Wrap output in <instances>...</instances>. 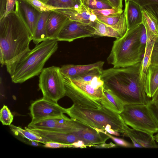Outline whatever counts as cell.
I'll return each instance as SVG.
<instances>
[{
    "label": "cell",
    "mask_w": 158,
    "mask_h": 158,
    "mask_svg": "<svg viewBox=\"0 0 158 158\" xmlns=\"http://www.w3.org/2000/svg\"><path fill=\"white\" fill-rule=\"evenodd\" d=\"M140 63L133 66L102 70L101 78L104 88L118 97L124 105L147 104L150 99L139 80Z\"/></svg>",
    "instance_id": "7a4b0ae2"
},
{
    "label": "cell",
    "mask_w": 158,
    "mask_h": 158,
    "mask_svg": "<svg viewBox=\"0 0 158 158\" xmlns=\"http://www.w3.org/2000/svg\"><path fill=\"white\" fill-rule=\"evenodd\" d=\"M111 139L118 145L125 148H134L133 145L123 139L115 137L104 131L103 132Z\"/></svg>",
    "instance_id": "836d02e7"
},
{
    "label": "cell",
    "mask_w": 158,
    "mask_h": 158,
    "mask_svg": "<svg viewBox=\"0 0 158 158\" xmlns=\"http://www.w3.org/2000/svg\"><path fill=\"white\" fill-rule=\"evenodd\" d=\"M125 136L131 139L134 148H158L154 135L129 127Z\"/></svg>",
    "instance_id": "5bb4252c"
},
{
    "label": "cell",
    "mask_w": 158,
    "mask_h": 158,
    "mask_svg": "<svg viewBox=\"0 0 158 158\" xmlns=\"http://www.w3.org/2000/svg\"><path fill=\"white\" fill-rule=\"evenodd\" d=\"M143 25L129 29L123 36L114 42L107 58L108 63L113 67H126L141 63L143 55L139 49V37Z\"/></svg>",
    "instance_id": "5b68a950"
},
{
    "label": "cell",
    "mask_w": 158,
    "mask_h": 158,
    "mask_svg": "<svg viewBox=\"0 0 158 158\" xmlns=\"http://www.w3.org/2000/svg\"><path fill=\"white\" fill-rule=\"evenodd\" d=\"M100 101L103 106L119 114L123 109L124 105L121 101L104 88L103 96Z\"/></svg>",
    "instance_id": "d4e9b609"
},
{
    "label": "cell",
    "mask_w": 158,
    "mask_h": 158,
    "mask_svg": "<svg viewBox=\"0 0 158 158\" xmlns=\"http://www.w3.org/2000/svg\"><path fill=\"white\" fill-rule=\"evenodd\" d=\"M100 76H97L90 81H85L63 76L64 79L77 89L97 99L101 98L103 95L104 83Z\"/></svg>",
    "instance_id": "8fae6325"
},
{
    "label": "cell",
    "mask_w": 158,
    "mask_h": 158,
    "mask_svg": "<svg viewBox=\"0 0 158 158\" xmlns=\"http://www.w3.org/2000/svg\"><path fill=\"white\" fill-rule=\"evenodd\" d=\"M84 9L91 12L113 8L107 0H82Z\"/></svg>",
    "instance_id": "f546056e"
},
{
    "label": "cell",
    "mask_w": 158,
    "mask_h": 158,
    "mask_svg": "<svg viewBox=\"0 0 158 158\" xmlns=\"http://www.w3.org/2000/svg\"><path fill=\"white\" fill-rule=\"evenodd\" d=\"M45 3L61 9H84L82 0H47Z\"/></svg>",
    "instance_id": "f1b7e54d"
},
{
    "label": "cell",
    "mask_w": 158,
    "mask_h": 158,
    "mask_svg": "<svg viewBox=\"0 0 158 158\" xmlns=\"http://www.w3.org/2000/svg\"><path fill=\"white\" fill-rule=\"evenodd\" d=\"M148 105L158 123V101L153 102L150 99Z\"/></svg>",
    "instance_id": "74e56055"
},
{
    "label": "cell",
    "mask_w": 158,
    "mask_h": 158,
    "mask_svg": "<svg viewBox=\"0 0 158 158\" xmlns=\"http://www.w3.org/2000/svg\"><path fill=\"white\" fill-rule=\"evenodd\" d=\"M104 63V61H100L93 64L86 65L65 64L60 68V71L63 76L73 78L94 69H102Z\"/></svg>",
    "instance_id": "2e32d148"
},
{
    "label": "cell",
    "mask_w": 158,
    "mask_h": 158,
    "mask_svg": "<svg viewBox=\"0 0 158 158\" xmlns=\"http://www.w3.org/2000/svg\"><path fill=\"white\" fill-rule=\"evenodd\" d=\"M64 81L65 96L72 100L74 105L86 109H99L103 106L100 99H95L84 94L65 80Z\"/></svg>",
    "instance_id": "7c38bea8"
},
{
    "label": "cell",
    "mask_w": 158,
    "mask_h": 158,
    "mask_svg": "<svg viewBox=\"0 0 158 158\" xmlns=\"http://www.w3.org/2000/svg\"><path fill=\"white\" fill-rule=\"evenodd\" d=\"M95 29L89 24L68 19L58 35V41L72 42L94 36Z\"/></svg>",
    "instance_id": "30bf717a"
},
{
    "label": "cell",
    "mask_w": 158,
    "mask_h": 158,
    "mask_svg": "<svg viewBox=\"0 0 158 158\" xmlns=\"http://www.w3.org/2000/svg\"><path fill=\"white\" fill-rule=\"evenodd\" d=\"M38 11L42 12L55 10L61 8L54 7L44 3L40 0H26Z\"/></svg>",
    "instance_id": "4dcf8cb0"
},
{
    "label": "cell",
    "mask_w": 158,
    "mask_h": 158,
    "mask_svg": "<svg viewBox=\"0 0 158 158\" xmlns=\"http://www.w3.org/2000/svg\"><path fill=\"white\" fill-rule=\"evenodd\" d=\"M125 2L131 1L142 7L150 5L158 4V0H124Z\"/></svg>",
    "instance_id": "f35d334b"
},
{
    "label": "cell",
    "mask_w": 158,
    "mask_h": 158,
    "mask_svg": "<svg viewBox=\"0 0 158 158\" xmlns=\"http://www.w3.org/2000/svg\"><path fill=\"white\" fill-rule=\"evenodd\" d=\"M31 129L36 133L48 139L50 142L71 144L80 140L73 132L66 133L38 129Z\"/></svg>",
    "instance_id": "ac0fdd59"
},
{
    "label": "cell",
    "mask_w": 158,
    "mask_h": 158,
    "mask_svg": "<svg viewBox=\"0 0 158 158\" xmlns=\"http://www.w3.org/2000/svg\"><path fill=\"white\" fill-rule=\"evenodd\" d=\"M117 145L110 142L109 143H105L94 145L93 147L98 148H110L115 147Z\"/></svg>",
    "instance_id": "ee69618b"
},
{
    "label": "cell",
    "mask_w": 158,
    "mask_h": 158,
    "mask_svg": "<svg viewBox=\"0 0 158 158\" xmlns=\"http://www.w3.org/2000/svg\"><path fill=\"white\" fill-rule=\"evenodd\" d=\"M151 100L153 102H156L158 101V90L154 96L151 99Z\"/></svg>",
    "instance_id": "bcb514c9"
},
{
    "label": "cell",
    "mask_w": 158,
    "mask_h": 158,
    "mask_svg": "<svg viewBox=\"0 0 158 158\" xmlns=\"http://www.w3.org/2000/svg\"><path fill=\"white\" fill-rule=\"evenodd\" d=\"M71 144L73 145L74 148H85L87 147V146L85 144L84 142L81 140H79Z\"/></svg>",
    "instance_id": "f6af8a7d"
},
{
    "label": "cell",
    "mask_w": 158,
    "mask_h": 158,
    "mask_svg": "<svg viewBox=\"0 0 158 158\" xmlns=\"http://www.w3.org/2000/svg\"><path fill=\"white\" fill-rule=\"evenodd\" d=\"M91 12L96 15L107 16L122 13L123 12V10H119L115 8H112L110 9L93 10Z\"/></svg>",
    "instance_id": "d6a6232c"
},
{
    "label": "cell",
    "mask_w": 158,
    "mask_h": 158,
    "mask_svg": "<svg viewBox=\"0 0 158 158\" xmlns=\"http://www.w3.org/2000/svg\"><path fill=\"white\" fill-rule=\"evenodd\" d=\"M147 41V35L145 29L143 25L139 37V49L143 55L144 54Z\"/></svg>",
    "instance_id": "e575fe53"
},
{
    "label": "cell",
    "mask_w": 158,
    "mask_h": 158,
    "mask_svg": "<svg viewBox=\"0 0 158 158\" xmlns=\"http://www.w3.org/2000/svg\"><path fill=\"white\" fill-rule=\"evenodd\" d=\"M18 0L14 10L0 19V63L8 68L31 49L32 36Z\"/></svg>",
    "instance_id": "6da1fadb"
},
{
    "label": "cell",
    "mask_w": 158,
    "mask_h": 158,
    "mask_svg": "<svg viewBox=\"0 0 158 158\" xmlns=\"http://www.w3.org/2000/svg\"><path fill=\"white\" fill-rule=\"evenodd\" d=\"M151 64L158 65V36L156 37L151 56Z\"/></svg>",
    "instance_id": "d590c367"
},
{
    "label": "cell",
    "mask_w": 158,
    "mask_h": 158,
    "mask_svg": "<svg viewBox=\"0 0 158 158\" xmlns=\"http://www.w3.org/2000/svg\"><path fill=\"white\" fill-rule=\"evenodd\" d=\"M142 21L144 27L147 38L158 36V20L151 12L143 8L142 9Z\"/></svg>",
    "instance_id": "cb8c5ba5"
},
{
    "label": "cell",
    "mask_w": 158,
    "mask_h": 158,
    "mask_svg": "<svg viewBox=\"0 0 158 158\" xmlns=\"http://www.w3.org/2000/svg\"><path fill=\"white\" fill-rule=\"evenodd\" d=\"M50 11L43 12L41 14L32 37L33 42L36 45L48 39L46 31V22Z\"/></svg>",
    "instance_id": "484cf974"
},
{
    "label": "cell",
    "mask_w": 158,
    "mask_h": 158,
    "mask_svg": "<svg viewBox=\"0 0 158 158\" xmlns=\"http://www.w3.org/2000/svg\"><path fill=\"white\" fill-rule=\"evenodd\" d=\"M62 14L69 19L89 24L97 19L96 15L85 9H60L55 10Z\"/></svg>",
    "instance_id": "44dd1931"
},
{
    "label": "cell",
    "mask_w": 158,
    "mask_h": 158,
    "mask_svg": "<svg viewBox=\"0 0 158 158\" xmlns=\"http://www.w3.org/2000/svg\"><path fill=\"white\" fill-rule=\"evenodd\" d=\"M18 0H6V10L4 16L10 12L14 10L15 3Z\"/></svg>",
    "instance_id": "60d3db41"
},
{
    "label": "cell",
    "mask_w": 158,
    "mask_h": 158,
    "mask_svg": "<svg viewBox=\"0 0 158 158\" xmlns=\"http://www.w3.org/2000/svg\"><path fill=\"white\" fill-rule=\"evenodd\" d=\"M39 86L43 98L57 103L65 96L64 83L60 68L52 66L44 68L40 74Z\"/></svg>",
    "instance_id": "52a82bcc"
},
{
    "label": "cell",
    "mask_w": 158,
    "mask_h": 158,
    "mask_svg": "<svg viewBox=\"0 0 158 158\" xmlns=\"http://www.w3.org/2000/svg\"><path fill=\"white\" fill-rule=\"evenodd\" d=\"M154 138L156 142L158 144V132L156 133V134L154 135Z\"/></svg>",
    "instance_id": "7dc6e473"
},
{
    "label": "cell",
    "mask_w": 158,
    "mask_h": 158,
    "mask_svg": "<svg viewBox=\"0 0 158 158\" xmlns=\"http://www.w3.org/2000/svg\"><path fill=\"white\" fill-rule=\"evenodd\" d=\"M114 8L123 10V0H107Z\"/></svg>",
    "instance_id": "b9f144b4"
},
{
    "label": "cell",
    "mask_w": 158,
    "mask_h": 158,
    "mask_svg": "<svg viewBox=\"0 0 158 158\" xmlns=\"http://www.w3.org/2000/svg\"><path fill=\"white\" fill-rule=\"evenodd\" d=\"M89 24L95 29L94 35L105 36L119 39L122 36L115 30L96 19Z\"/></svg>",
    "instance_id": "83f0119b"
},
{
    "label": "cell",
    "mask_w": 158,
    "mask_h": 158,
    "mask_svg": "<svg viewBox=\"0 0 158 158\" xmlns=\"http://www.w3.org/2000/svg\"><path fill=\"white\" fill-rule=\"evenodd\" d=\"M71 118L89 126L106 131L116 136H125L129 127L119 114L103 106L98 109H86L74 104L66 108Z\"/></svg>",
    "instance_id": "277c9868"
},
{
    "label": "cell",
    "mask_w": 158,
    "mask_h": 158,
    "mask_svg": "<svg viewBox=\"0 0 158 158\" xmlns=\"http://www.w3.org/2000/svg\"><path fill=\"white\" fill-rule=\"evenodd\" d=\"M142 7L131 1L125 2L124 12L130 29L139 24L142 21Z\"/></svg>",
    "instance_id": "ffe728a7"
},
{
    "label": "cell",
    "mask_w": 158,
    "mask_h": 158,
    "mask_svg": "<svg viewBox=\"0 0 158 158\" xmlns=\"http://www.w3.org/2000/svg\"><path fill=\"white\" fill-rule=\"evenodd\" d=\"M57 39H47L31 49L18 61L6 68L12 82L23 83L39 75L48 60L58 48Z\"/></svg>",
    "instance_id": "3957f363"
},
{
    "label": "cell",
    "mask_w": 158,
    "mask_h": 158,
    "mask_svg": "<svg viewBox=\"0 0 158 158\" xmlns=\"http://www.w3.org/2000/svg\"><path fill=\"white\" fill-rule=\"evenodd\" d=\"M40 0L41 1H42V2H44V3H45V2H46L47 0Z\"/></svg>",
    "instance_id": "c3c4849f"
},
{
    "label": "cell",
    "mask_w": 158,
    "mask_h": 158,
    "mask_svg": "<svg viewBox=\"0 0 158 158\" xmlns=\"http://www.w3.org/2000/svg\"><path fill=\"white\" fill-rule=\"evenodd\" d=\"M143 8L152 13L158 20V4L148 5Z\"/></svg>",
    "instance_id": "ab89813d"
},
{
    "label": "cell",
    "mask_w": 158,
    "mask_h": 158,
    "mask_svg": "<svg viewBox=\"0 0 158 158\" xmlns=\"http://www.w3.org/2000/svg\"><path fill=\"white\" fill-rule=\"evenodd\" d=\"M44 147L50 148H72L74 147L72 144H66L55 142H49L44 143Z\"/></svg>",
    "instance_id": "8d00e7d4"
},
{
    "label": "cell",
    "mask_w": 158,
    "mask_h": 158,
    "mask_svg": "<svg viewBox=\"0 0 158 158\" xmlns=\"http://www.w3.org/2000/svg\"><path fill=\"white\" fill-rule=\"evenodd\" d=\"M69 19L65 16L56 10L50 11L46 22L47 38L56 39L60 32Z\"/></svg>",
    "instance_id": "9a60e30c"
},
{
    "label": "cell",
    "mask_w": 158,
    "mask_h": 158,
    "mask_svg": "<svg viewBox=\"0 0 158 158\" xmlns=\"http://www.w3.org/2000/svg\"><path fill=\"white\" fill-rule=\"evenodd\" d=\"M119 114L133 129L152 135L158 132V123L148 104L124 105Z\"/></svg>",
    "instance_id": "8992f818"
},
{
    "label": "cell",
    "mask_w": 158,
    "mask_h": 158,
    "mask_svg": "<svg viewBox=\"0 0 158 158\" xmlns=\"http://www.w3.org/2000/svg\"><path fill=\"white\" fill-rule=\"evenodd\" d=\"M6 0H0V19L5 15L6 10Z\"/></svg>",
    "instance_id": "7bdbcfd3"
},
{
    "label": "cell",
    "mask_w": 158,
    "mask_h": 158,
    "mask_svg": "<svg viewBox=\"0 0 158 158\" xmlns=\"http://www.w3.org/2000/svg\"><path fill=\"white\" fill-rule=\"evenodd\" d=\"M32 37L41 12L26 0H18Z\"/></svg>",
    "instance_id": "d6986e66"
},
{
    "label": "cell",
    "mask_w": 158,
    "mask_h": 158,
    "mask_svg": "<svg viewBox=\"0 0 158 158\" xmlns=\"http://www.w3.org/2000/svg\"><path fill=\"white\" fill-rule=\"evenodd\" d=\"M88 126L77 120L70 118L64 114L60 116L31 121L27 127L31 129L70 133Z\"/></svg>",
    "instance_id": "ba28073f"
},
{
    "label": "cell",
    "mask_w": 158,
    "mask_h": 158,
    "mask_svg": "<svg viewBox=\"0 0 158 158\" xmlns=\"http://www.w3.org/2000/svg\"><path fill=\"white\" fill-rule=\"evenodd\" d=\"M147 96L152 98L158 90V65L150 64L148 70L144 83Z\"/></svg>",
    "instance_id": "7402d4cb"
},
{
    "label": "cell",
    "mask_w": 158,
    "mask_h": 158,
    "mask_svg": "<svg viewBox=\"0 0 158 158\" xmlns=\"http://www.w3.org/2000/svg\"><path fill=\"white\" fill-rule=\"evenodd\" d=\"M30 110L32 122L60 116L67 113L66 108L43 97L32 102Z\"/></svg>",
    "instance_id": "9c48e42d"
},
{
    "label": "cell",
    "mask_w": 158,
    "mask_h": 158,
    "mask_svg": "<svg viewBox=\"0 0 158 158\" xmlns=\"http://www.w3.org/2000/svg\"><path fill=\"white\" fill-rule=\"evenodd\" d=\"M9 126L10 130L15 135L20 136L30 141L44 143L50 142L48 139L36 133L28 127H25V129H23L12 124Z\"/></svg>",
    "instance_id": "4316f807"
},
{
    "label": "cell",
    "mask_w": 158,
    "mask_h": 158,
    "mask_svg": "<svg viewBox=\"0 0 158 158\" xmlns=\"http://www.w3.org/2000/svg\"><path fill=\"white\" fill-rule=\"evenodd\" d=\"M73 133L83 141L87 147L105 143L110 138L105 133L90 126Z\"/></svg>",
    "instance_id": "4fadbf2b"
},
{
    "label": "cell",
    "mask_w": 158,
    "mask_h": 158,
    "mask_svg": "<svg viewBox=\"0 0 158 158\" xmlns=\"http://www.w3.org/2000/svg\"><path fill=\"white\" fill-rule=\"evenodd\" d=\"M156 37L147 38L144 54L140 63L139 68V80L141 85L144 88L146 73L151 64L152 53Z\"/></svg>",
    "instance_id": "603a6c76"
},
{
    "label": "cell",
    "mask_w": 158,
    "mask_h": 158,
    "mask_svg": "<svg viewBox=\"0 0 158 158\" xmlns=\"http://www.w3.org/2000/svg\"><path fill=\"white\" fill-rule=\"evenodd\" d=\"M13 120V116L7 106L4 105L0 111V120L3 125L10 126Z\"/></svg>",
    "instance_id": "1f68e13d"
},
{
    "label": "cell",
    "mask_w": 158,
    "mask_h": 158,
    "mask_svg": "<svg viewBox=\"0 0 158 158\" xmlns=\"http://www.w3.org/2000/svg\"><path fill=\"white\" fill-rule=\"evenodd\" d=\"M97 19L118 31L122 36L129 30L125 13L123 12L107 16L96 15Z\"/></svg>",
    "instance_id": "e0dca14e"
}]
</instances>
